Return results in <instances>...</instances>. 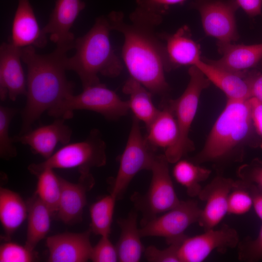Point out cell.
Here are the masks:
<instances>
[{
  "label": "cell",
  "instance_id": "6da1fadb",
  "mask_svg": "<svg viewBox=\"0 0 262 262\" xmlns=\"http://www.w3.org/2000/svg\"><path fill=\"white\" fill-rule=\"evenodd\" d=\"M107 17L112 31L123 35L122 57L131 77L152 94L166 97L170 88L165 77L164 44L156 31L163 16L136 7L129 21L120 11H113Z\"/></svg>",
  "mask_w": 262,
  "mask_h": 262
},
{
  "label": "cell",
  "instance_id": "7a4b0ae2",
  "mask_svg": "<svg viewBox=\"0 0 262 262\" xmlns=\"http://www.w3.org/2000/svg\"><path fill=\"white\" fill-rule=\"evenodd\" d=\"M67 52L56 48L50 53L40 54L33 46L22 48V61L27 67V99L19 134L31 130L44 112L73 94L74 84L66 74Z\"/></svg>",
  "mask_w": 262,
  "mask_h": 262
},
{
  "label": "cell",
  "instance_id": "3957f363",
  "mask_svg": "<svg viewBox=\"0 0 262 262\" xmlns=\"http://www.w3.org/2000/svg\"><path fill=\"white\" fill-rule=\"evenodd\" d=\"M248 99H227L203 147L193 158L192 162L200 164L241 160L245 148L251 144L256 133Z\"/></svg>",
  "mask_w": 262,
  "mask_h": 262
},
{
  "label": "cell",
  "instance_id": "277c9868",
  "mask_svg": "<svg viewBox=\"0 0 262 262\" xmlns=\"http://www.w3.org/2000/svg\"><path fill=\"white\" fill-rule=\"evenodd\" d=\"M112 31L107 17L101 16L86 34L75 39V53L67 58L66 66L78 75L83 88L100 82L98 74L115 78L122 71V63L111 44Z\"/></svg>",
  "mask_w": 262,
  "mask_h": 262
},
{
  "label": "cell",
  "instance_id": "5b68a950",
  "mask_svg": "<svg viewBox=\"0 0 262 262\" xmlns=\"http://www.w3.org/2000/svg\"><path fill=\"white\" fill-rule=\"evenodd\" d=\"M189 81L183 93L177 98H168L174 113L179 128V137L175 145L164 151L169 163H175L189 152L195 146L189 137V131L196 115L202 92L211 82L195 66L188 69Z\"/></svg>",
  "mask_w": 262,
  "mask_h": 262
},
{
  "label": "cell",
  "instance_id": "8992f818",
  "mask_svg": "<svg viewBox=\"0 0 262 262\" xmlns=\"http://www.w3.org/2000/svg\"><path fill=\"white\" fill-rule=\"evenodd\" d=\"M106 148L100 131L93 129L84 140L65 145L44 161L32 164L28 168L35 176L46 168L76 167L79 171H90L106 164Z\"/></svg>",
  "mask_w": 262,
  "mask_h": 262
},
{
  "label": "cell",
  "instance_id": "52a82bcc",
  "mask_svg": "<svg viewBox=\"0 0 262 262\" xmlns=\"http://www.w3.org/2000/svg\"><path fill=\"white\" fill-rule=\"evenodd\" d=\"M77 110L93 111L107 120H115L126 115L130 109L127 100H123L115 92L99 82L83 88L79 94L67 96L47 112L49 116L66 120L71 118Z\"/></svg>",
  "mask_w": 262,
  "mask_h": 262
},
{
  "label": "cell",
  "instance_id": "ba28073f",
  "mask_svg": "<svg viewBox=\"0 0 262 262\" xmlns=\"http://www.w3.org/2000/svg\"><path fill=\"white\" fill-rule=\"evenodd\" d=\"M169 163L164 154H156L150 170L152 178L148 191L144 195L134 194L131 197L135 208L143 213L142 225L180 202L170 175Z\"/></svg>",
  "mask_w": 262,
  "mask_h": 262
},
{
  "label": "cell",
  "instance_id": "9c48e42d",
  "mask_svg": "<svg viewBox=\"0 0 262 262\" xmlns=\"http://www.w3.org/2000/svg\"><path fill=\"white\" fill-rule=\"evenodd\" d=\"M155 150L149 144L146 137L142 135L139 120L133 117L111 192L117 200L122 197L130 182L137 173L143 170H150L156 154Z\"/></svg>",
  "mask_w": 262,
  "mask_h": 262
},
{
  "label": "cell",
  "instance_id": "30bf717a",
  "mask_svg": "<svg viewBox=\"0 0 262 262\" xmlns=\"http://www.w3.org/2000/svg\"><path fill=\"white\" fill-rule=\"evenodd\" d=\"M201 211L196 201H180L174 208L142 225L139 229L141 237H162L168 245L181 242L186 237V229L198 222Z\"/></svg>",
  "mask_w": 262,
  "mask_h": 262
},
{
  "label": "cell",
  "instance_id": "8fae6325",
  "mask_svg": "<svg viewBox=\"0 0 262 262\" xmlns=\"http://www.w3.org/2000/svg\"><path fill=\"white\" fill-rule=\"evenodd\" d=\"M190 7L198 11L207 35L220 43L238 39L235 13L239 7L236 0H194Z\"/></svg>",
  "mask_w": 262,
  "mask_h": 262
},
{
  "label": "cell",
  "instance_id": "7c38bea8",
  "mask_svg": "<svg viewBox=\"0 0 262 262\" xmlns=\"http://www.w3.org/2000/svg\"><path fill=\"white\" fill-rule=\"evenodd\" d=\"M239 243L236 230L224 224L218 229H211L192 237H186L179 248L180 262H201L214 250L225 252Z\"/></svg>",
  "mask_w": 262,
  "mask_h": 262
},
{
  "label": "cell",
  "instance_id": "4fadbf2b",
  "mask_svg": "<svg viewBox=\"0 0 262 262\" xmlns=\"http://www.w3.org/2000/svg\"><path fill=\"white\" fill-rule=\"evenodd\" d=\"M85 7L81 0H56L49 20L42 30L49 34L57 48L67 51L74 48L76 39L70 30Z\"/></svg>",
  "mask_w": 262,
  "mask_h": 262
},
{
  "label": "cell",
  "instance_id": "5bb4252c",
  "mask_svg": "<svg viewBox=\"0 0 262 262\" xmlns=\"http://www.w3.org/2000/svg\"><path fill=\"white\" fill-rule=\"evenodd\" d=\"M22 48L10 42L0 47V99L8 96L14 101L20 95H26L27 80L21 65Z\"/></svg>",
  "mask_w": 262,
  "mask_h": 262
},
{
  "label": "cell",
  "instance_id": "9a60e30c",
  "mask_svg": "<svg viewBox=\"0 0 262 262\" xmlns=\"http://www.w3.org/2000/svg\"><path fill=\"white\" fill-rule=\"evenodd\" d=\"M65 120L63 118H56L49 124L12 137V141L29 146L33 153L47 159L53 154L58 144L65 145L70 141L72 131L65 124Z\"/></svg>",
  "mask_w": 262,
  "mask_h": 262
},
{
  "label": "cell",
  "instance_id": "2e32d148",
  "mask_svg": "<svg viewBox=\"0 0 262 262\" xmlns=\"http://www.w3.org/2000/svg\"><path fill=\"white\" fill-rule=\"evenodd\" d=\"M77 182H70L60 177L61 195L58 218L64 223L71 225L80 221L86 204V194L95 184L90 171H80Z\"/></svg>",
  "mask_w": 262,
  "mask_h": 262
},
{
  "label": "cell",
  "instance_id": "e0dca14e",
  "mask_svg": "<svg viewBox=\"0 0 262 262\" xmlns=\"http://www.w3.org/2000/svg\"><path fill=\"white\" fill-rule=\"evenodd\" d=\"M235 180L217 176L202 189L198 197L205 201L198 221L205 230L213 229L228 213L229 195Z\"/></svg>",
  "mask_w": 262,
  "mask_h": 262
},
{
  "label": "cell",
  "instance_id": "ac0fdd59",
  "mask_svg": "<svg viewBox=\"0 0 262 262\" xmlns=\"http://www.w3.org/2000/svg\"><path fill=\"white\" fill-rule=\"evenodd\" d=\"M159 35L164 44L166 72L181 66H195L201 60L200 45L192 38L187 26L174 33H159Z\"/></svg>",
  "mask_w": 262,
  "mask_h": 262
},
{
  "label": "cell",
  "instance_id": "d6986e66",
  "mask_svg": "<svg viewBox=\"0 0 262 262\" xmlns=\"http://www.w3.org/2000/svg\"><path fill=\"white\" fill-rule=\"evenodd\" d=\"M90 229L81 233L66 232L48 237L46 246L50 262H85L90 259L93 246Z\"/></svg>",
  "mask_w": 262,
  "mask_h": 262
},
{
  "label": "cell",
  "instance_id": "ffe728a7",
  "mask_svg": "<svg viewBox=\"0 0 262 262\" xmlns=\"http://www.w3.org/2000/svg\"><path fill=\"white\" fill-rule=\"evenodd\" d=\"M222 57L217 60L203 58L204 62L218 68L233 73L246 75L247 70L262 59V43L250 45L217 42Z\"/></svg>",
  "mask_w": 262,
  "mask_h": 262
},
{
  "label": "cell",
  "instance_id": "44dd1931",
  "mask_svg": "<svg viewBox=\"0 0 262 262\" xmlns=\"http://www.w3.org/2000/svg\"><path fill=\"white\" fill-rule=\"evenodd\" d=\"M46 36L39 27L29 0H18L10 42L20 48L28 46L42 48L47 44Z\"/></svg>",
  "mask_w": 262,
  "mask_h": 262
},
{
  "label": "cell",
  "instance_id": "7402d4cb",
  "mask_svg": "<svg viewBox=\"0 0 262 262\" xmlns=\"http://www.w3.org/2000/svg\"><path fill=\"white\" fill-rule=\"evenodd\" d=\"M146 138L155 149L161 148L164 151L172 147L179 137V128L173 109L166 97L163 98L157 115L147 127Z\"/></svg>",
  "mask_w": 262,
  "mask_h": 262
},
{
  "label": "cell",
  "instance_id": "603a6c76",
  "mask_svg": "<svg viewBox=\"0 0 262 262\" xmlns=\"http://www.w3.org/2000/svg\"><path fill=\"white\" fill-rule=\"evenodd\" d=\"M195 66L225 94L228 99L247 100L251 98L249 75H241L218 68L202 59Z\"/></svg>",
  "mask_w": 262,
  "mask_h": 262
},
{
  "label": "cell",
  "instance_id": "cb8c5ba5",
  "mask_svg": "<svg viewBox=\"0 0 262 262\" xmlns=\"http://www.w3.org/2000/svg\"><path fill=\"white\" fill-rule=\"evenodd\" d=\"M27 215V204L21 197L11 190L0 187V221L5 240L8 241L11 239Z\"/></svg>",
  "mask_w": 262,
  "mask_h": 262
},
{
  "label": "cell",
  "instance_id": "d4e9b609",
  "mask_svg": "<svg viewBox=\"0 0 262 262\" xmlns=\"http://www.w3.org/2000/svg\"><path fill=\"white\" fill-rule=\"evenodd\" d=\"M137 218V213L131 212L127 217L117 221L121 232L116 247L120 262H139L144 251Z\"/></svg>",
  "mask_w": 262,
  "mask_h": 262
},
{
  "label": "cell",
  "instance_id": "484cf974",
  "mask_svg": "<svg viewBox=\"0 0 262 262\" xmlns=\"http://www.w3.org/2000/svg\"><path fill=\"white\" fill-rule=\"evenodd\" d=\"M28 225L25 246L34 250L48 233L52 213L47 205L34 194L26 202Z\"/></svg>",
  "mask_w": 262,
  "mask_h": 262
},
{
  "label": "cell",
  "instance_id": "4316f807",
  "mask_svg": "<svg viewBox=\"0 0 262 262\" xmlns=\"http://www.w3.org/2000/svg\"><path fill=\"white\" fill-rule=\"evenodd\" d=\"M122 91L129 96L127 101L134 117L148 126L159 111L152 101V93L131 77L124 83Z\"/></svg>",
  "mask_w": 262,
  "mask_h": 262
},
{
  "label": "cell",
  "instance_id": "83f0119b",
  "mask_svg": "<svg viewBox=\"0 0 262 262\" xmlns=\"http://www.w3.org/2000/svg\"><path fill=\"white\" fill-rule=\"evenodd\" d=\"M211 173L210 169L181 159L175 163L173 169L175 180L185 187L191 197L198 196L202 189L200 183L206 180Z\"/></svg>",
  "mask_w": 262,
  "mask_h": 262
},
{
  "label": "cell",
  "instance_id": "f1b7e54d",
  "mask_svg": "<svg viewBox=\"0 0 262 262\" xmlns=\"http://www.w3.org/2000/svg\"><path fill=\"white\" fill-rule=\"evenodd\" d=\"M116 198L110 193L91 205L90 230L100 236H109Z\"/></svg>",
  "mask_w": 262,
  "mask_h": 262
},
{
  "label": "cell",
  "instance_id": "f546056e",
  "mask_svg": "<svg viewBox=\"0 0 262 262\" xmlns=\"http://www.w3.org/2000/svg\"><path fill=\"white\" fill-rule=\"evenodd\" d=\"M53 170L44 169L36 176L38 181L34 193L47 205L52 214L57 213L61 190L60 176Z\"/></svg>",
  "mask_w": 262,
  "mask_h": 262
},
{
  "label": "cell",
  "instance_id": "4dcf8cb0",
  "mask_svg": "<svg viewBox=\"0 0 262 262\" xmlns=\"http://www.w3.org/2000/svg\"><path fill=\"white\" fill-rule=\"evenodd\" d=\"M17 112L16 109L0 106V156L4 160H9L17 155L16 149L9 135L11 121Z\"/></svg>",
  "mask_w": 262,
  "mask_h": 262
},
{
  "label": "cell",
  "instance_id": "1f68e13d",
  "mask_svg": "<svg viewBox=\"0 0 262 262\" xmlns=\"http://www.w3.org/2000/svg\"><path fill=\"white\" fill-rule=\"evenodd\" d=\"M253 207L251 196L240 180L235 181L228 200V213L241 215L247 213Z\"/></svg>",
  "mask_w": 262,
  "mask_h": 262
},
{
  "label": "cell",
  "instance_id": "d6a6232c",
  "mask_svg": "<svg viewBox=\"0 0 262 262\" xmlns=\"http://www.w3.org/2000/svg\"><path fill=\"white\" fill-rule=\"evenodd\" d=\"M37 258L34 250L9 241L0 246V262H32Z\"/></svg>",
  "mask_w": 262,
  "mask_h": 262
},
{
  "label": "cell",
  "instance_id": "836d02e7",
  "mask_svg": "<svg viewBox=\"0 0 262 262\" xmlns=\"http://www.w3.org/2000/svg\"><path fill=\"white\" fill-rule=\"evenodd\" d=\"M238 246L240 260L248 262L262 260V225L255 239L247 238L239 242Z\"/></svg>",
  "mask_w": 262,
  "mask_h": 262
},
{
  "label": "cell",
  "instance_id": "e575fe53",
  "mask_svg": "<svg viewBox=\"0 0 262 262\" xmlns=\"http://www.w3.org/2000/svg\"><path fill=\"white\" fill-rule=\"evenodd\" d=\"M94 262H116L118 261V253L109 236H101L98 243L93 246L90 259Z\"/></svg>",
  "mask_w": 262,
  "mask_h": 262
},
{
  "label": "cell",
  "instance_id": "d590c367",
  "mask_svg": "<svg viewBox=\"0 0 262 262\" xmlns=\"http://www.w3.org/2000/svg\"><path fill=\"white\" fill-rule=\"evenodd\" d=\"M181 242L169 245L168 247L163 249L149 246L145 251L146 258L150 262H180L179 248Z\"/></svg>",
  "mask_w": 262,
  "mask_h": 262
},
{
  "label": "cell",
  "instance_id": "8d00e7d4",
  "mask_svg": "<svg viewBox=\"0 0 262 262\" xmlns=\"http://www.w3.org/2000/svg\"><path fill=\"white\" fill-rule=\"evenodd\" d=\"M137 7L148 12L163 16L170 6L181 4L187 0H135Z\"/></svg>",
  "mask_w": 262,
  "mask_h": 262
},
{
  "label": "cell",
  "instance_id": "74e56055",
  "mask_svg": "<svg viewBox=\"0 0 262 262\" xmlns=\"http://www.w3.org/2000/svg\"><path fill=\"white\" fill-rule=\"evenodd\" d=\"M237 174L240 180L255 184L262 189V164L256 161L239 167Z\"/></svg>",
  "mask_w": 262,
  "mask_h": 262
},
{
  "label": "cell",
  "instance_id": "f35d334b",
  "mask_svg": "<svg viewBox=\"0 0 262 262\" xmlns=\"http://www.w3.org/2000/svg\"><path fill=\"white\" fill-rule=\"evenodd\" d=\"M248 101L253 126L260 139V146L262 148V103L254 97L248 98Z\"/></svg>",
  "mask_w": 262,
  "mask_h": 262
},
{
  "label": "cell",
  "instance_id": "ab89813d",
  "mask_svg": "<svg viewBox=\"0 0 262 262\" xmlns=\"http://www.w3.org/2000/svg\"><path fill=\"white\" fill-rule=\"evenodd\" d=\"M242 180L251 196L253 207L256 214L262 220V189L254 184Z\"/></svg>",
  "mask_w": 262,
  "mask_h": 262
},
{
  "label": "cell",
  "instance_id": "60d3db41",
  "mask_svg": "<svg viewBox=\"0 0 262 262\" xmlns=\"http://www.w3.org/2000/svg\"><path fill=\"white\" fill-rule=\"evenodd\" d=\"M239 7L250 16H255L262 13V0H236Z\"/></svg>",
  "mask_w": 262,
  "mask_h": 262
},
{
  "label": "cell",
  "instance_id": "b9f144b4",
  "mask_svg": "<svg viewBox=\"0 0 262 262\" xmlns=\"http://www.w3.org/2000/svg\"><path fill=\"white\" fill-rule=\"evenodd\" d=\"M251 97L262 103V72L255 75H249Z\"/></svg>",
  "mask_w": 262,
  "mask_h": 262
}]
</instances>
